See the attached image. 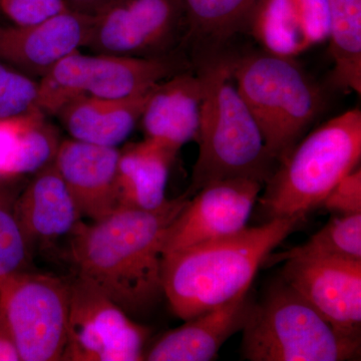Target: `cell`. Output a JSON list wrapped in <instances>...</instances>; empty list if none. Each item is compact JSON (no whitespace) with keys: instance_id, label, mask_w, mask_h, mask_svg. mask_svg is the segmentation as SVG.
Wrapping results in <instances>:
<instances>
[{"instance_id":"obj_1","label":"cell","mask_w":361,"mask_h":361,"mask_svg":"<svg viewBox=\"0 0 361 361\" xmlns=\"http://www.w3.org/2000/svg\"><path fill=\"white\" fill-rule=\"evenodd\" d=\"M190 197L182 195L153 210L120 208L71 231L70 256L77 277L96 286L132 318L164 297L161 266L166 234Z\"/></svg>"},{"instance_id":"obj_2","label":"cell","mask_w":361,"mask_h":361,"mask_svg":"<svg viewBox=\"0 0 361 361\" xmlns=\"http://www.w3.org/2000/svg\"><path fill=\"white\" fill-rule=\"evenodd\" d=\"M303 218H273L257 227L163 256L164 297L182 320L222 305L249 290L266 259Z\"/></svg>"},{"instance_id":"obj_3","label":"cell","mask_w":361,"mask_h":361,"mask_svg":"<svg viewBox=\"0 0 361 361\" xmlns=\"http://www.w3.org/2000/svg\"><path fill=\"white\" fill-rule=\"evenodd\" d=\"M230 56L202 54L197 73L203 87L200 125L196 141L199 154L191 186L185 195L217 180L250 179L263 185L277 167L255 118L233 80Z\"/></svg>"},{"instance_id":"obj_4","label":"cell","mask_w":361,"mask_h":361,"mask_svg":"<svg viewBox=\"0 0 361 361\" xmlns=\"http://www.w3.org/2000/svg\"><path fill=\"white\" fill-rule=\"evenodd\" d=\"M361 159V111L330 118L302 137L277 164L258 202L269 219L299 217L322 207Z\"/></svg>"},{"instance_id":"obj_5","label":"cell","mask_w":361,"mask_h":361,"mask_svg":"<svg viewBox=\"0 0 361 361\" xmlns=\"http://www.w3.org/2000/svg\"><path fill=\"white\" fill-rule=\"evenodd\" d=\"M242 353L251 361L360 360V334L330 323L283 279L251 304Z\"/></svg>"},{"instance_id":"obj_6","label":"cell","mask_w":361,"mask_h":361,"mask_svg":"<svg viewBox=\"0 0 361 361\" xmlns=\"http://www.w3.org/2000/svg\"><path fill=\"white\" fill-rule=\"evenodd\" d=\"M229 59L237 90L279 163L319 116L322 90L294 58L263 51Z\"/></svg>"},{"instance_id":"obj_7","label":"cell","mask_w":361,"mask_h":361,"mask_svg":"<svg viewBox=\"0 0 361 361\" xmlns=\"http://www.w3.org/2000/svg\"><path fill=\"white\" fill-rule=\"evenodd\" d=\"M71 285L61 278L26 271L0 281V311L21 361L63 360Z\"/></svg>"},{"instance_id":"obj_8","label":"cell","mask_w":361,"mask_h":361,"mask_svg":"<svg viewBox=\"0 0 361 361\" xmlns=\"http://www.w3.org/2000/svg\"><path fill=\"white\" fill-rule=\"evenodd\" d=\"M149 329L80 277L71 281L68 336L63 360H144Z\"/></svg>"},{"instance_id":"obj_9","label":"cell","mask_w":361,"mask_h":361,"mask_svg":"<svg viewBox=\"0 0 361 361\" xmlns=\"http://www.w3.org/2000/svg\"><path fill=\"white\" fill-rule=\"evenodd\" d=\"M183 25L184 0H121L94 18L85 47L114 56H161L173 51Z\"/></svg>"},{"instance_id":"obj_10","label":"cell","mask_w":361,"mask_h":361,"mask_svg":"<svg viewBox=\"0 0 361 361\" xmlns=\"http://www.w3.org/2000/svg\"><path fill=\"white\" fill-rule=\"evenodd\" d=\"M262 187L255 180L228 179L202 188L169 227L164 255L245 229Z\"/></svg>"},{"instance_id":"obj_11","label":"cell","mask_w":361,"mask_h":361,"mask_svg":"<svg viewBox=\"0 0 361 361\" xmlns=\"http://www.w3.org/2000/svg\"><path fill=\"white\" fill-rule=\"evenodd\" d=\"M281 278L325 319L360 336V260L290 259L285 261Z\"/></svg>"},{"instance_id":"obj_12","label":"cell","mask_w":361,"mask_h":361,"mask_svg":"<svg viewBox=\"0 0 361 361\" xmlns=\"http://www.w3.org/2000/svg\"><path fill=\"white\" fill-rule=\"evenodd\" d=\"M94 18L68 11L32 25H0V59L42 78L71 52L85 47Z\"/></svg>"},{"instance_id":"obj_13","label":"cell","mask_w":361,"mask_h":361,"mask_svg":"<svg viewBox=\"0 0 361 361\" xmlns=\"http://www.w3.org/2000/svg\"><path fill=\"white\" fill-rule=\"evenodd\" d=\"M77 85L82 96L122 99L160 84L187 70L186 59L179 52L157 56L75 54Z\"/></svg>"},{"instance_id":"obj_14","label":"cell","mask_w":361,"mask_h":361,"mask_svg":"<svg viewBox=\"0 0 361 361\" xmlns=\"http://www.w3.org/2000/svg\"><path fill=\"white\" fill-rule=\"evenodd\" d=\"M120 151L78 140L61 142L54 163L80 216L99 221L115 212Z\"/></svg>"},{"instance_id":"obj_15","label":"cell","mask_w":361,"mask_h":361,"mask_svg":"<svg viewBox=\"0 0 361 361\" xmlns=\"http://www.w3.org/2000/svg\"><path fill=\"white\" fill-rule=\"evenodd\" d=\"M251 304L246 290L222 305L185 320L184 324L166 332L145 351L144 360H215L223 344L243 329Z\"/></svg>"},{"instance_id":"obj_16","label":"cell","mask_w":361,"mask_h":361,"mask_svg":"<svg viewBox=\"0 0 361 361\" xmlns=\"http://www.w3.org/2000/svg\"><path fill=\"white\" fill-rule=\"evenodd\" d=\"M202 99L203 87L197 71L187 68L157 85L141 118L147 139L178 153L197 139Z\"/></svg>"},{"instance_id":"obj_17","label":"cell","mask_w":361,"mask_h":361,"mask_svg":"<svg viewBox=\"0 0 361 361\" xmlns=\"http://www.w3.org/2000/svg\"><path fill=\"white\" fill-rule=\"evenodd\" d=\"M14 213L30 249L70 235L82 220L78 207L51 161L16 197Z\"/></svg>"},{"instance_id":"obj_18","label":"cell","mask_w":361,"mask_h":361,"mask_svg":"<svg viewBox=\"0 0 361 361\" xmlns=\"http://www.w3.org/2000/svg\"><path fill=\"white\" fill-rule=\"evenodd\" d=\"M156 85L122 99L82 96L66 104L56 114L71 139L99 146L122 144L141 121Z\"/></svg>"},{"instance_id":"obj_19","label":"cell","mask_w":361,"mask_h":361,"mask_svg":"<svg viewBox=\"0 0 361 361\" xmlns=\"http://www.w3.org/2000/svg\"><path fill=\"white\" fill-rule=\"evenodd\" d=\"M177 153L153 140L135 142L120 152L116 172L118 209L153 210L163 205L169 172Z\"/></svg>"},{"instance_id":"obj_20","label":"cell","mask_w":361,"mask_h":361,"mask_svg":"<svg viewBox=\"0 0 361 361\" xmlns=\"http://www.w3.org/2000/svg\"><path fill=\"white\" fill-rule=\"evenodd\" d=\"M45 116L35 109L0 118V180L39 172L54 161L61 142Z\"/></svg>"},{"instance_id":"obj_21","label":"cell","mask_w":361,"mask_h":361,"mask_svg":"<svg viewBox=\"0 0 361 361\" xmlns=\"http://www.w3.org/2000/svg\"><path fill=\"white\" fill-rule=\"evenodd\" d=\"M330 87L361 94V0H329Z\"/></svg>"},{"instance_id":"obj_22","label":"cell","mask_w":361,"mask_h":361,"mask_svg":"<svg viewBox=\"0 0 361 361\" xmlns=\"http://www.w3.org/2000/svg\"><path fill=\"white\" fill-rule=\"evenodd\" d=\"M262 0H184L188 39L220 47L239 33L249 32Z\"/></svg>"},{"instance_id":"obj_23","label":"cell","mask_w":361,"mask_h":361,"mask_svg":"<svg viewBox=\"0 0 361 361\" xmlns=\"http://www.w3.org/2000/svg\"><path fill=\"white\" fill-rule=\"evenodd\" d=\"M251 33L264 51L295 58L310 49L294 0H262L252 18Z\"/></svg>"},{"instance_id":"obj_24","label":"cell","mask_w":361,"mask_h":361,"mask_svg":"<svg viewBox=\"0 0 361 361\" xmlns=\"http://www.w3.org/2000/svg\"><path fill=\"white\" fill-rule=\"evenodd\" d=\"M342 258L361 261V213L336 215L300 245L270 254L264 264L272 266L290 259Z\"/></svg>"},{"instance_id":"obj_25","label":"cell","mask_w":361,"mask_h":361,"mask_svg":"<svg viewBox=\"0 0 361 361\" xmlns=\"http://www.w3.org/2000/svg\"><path fill=\"white\" fill-rule=\"evenodd\" d=\"M16 197L0 180V281L26 271L30 247L21 232L14 213Z\"/></svg>"},{"instance_id":"obj_26","label":"cell","mask_w":361,"mask_h":361,"mask_svg":"<svg viewBox=\"0 0 361 361\" xmlns=\"http://www.w3.org/2000/svg\"><path fill=\"white\" fill-rule=\"evenodd\" d=\"M37 90L39 82L0 59V118L37 109Z\"/></svg>"},{"instance_id":"obj_27","label":"cell","mask_w":361,"mask_h":361,"mask_svg":"<svg viewBox=\"0 0 361 361\" xmlns=\"http://www.w3.org/2000/svg\"><path fill=\"white\" fill-rule=\"evenodd\" d=\"M0 9L16 25H32L70 11L66 0H0Z\"/></svg>"},{"instance_id":"obj_28","label":"cell","mask_w":361,"mask_h":361,"mask_svg":"<svg viewBox=\"0 0 361 361\" xmlns=\"http://www.w3.org/2000/svg\"><path fill=\"white\" fill-rule=\"evenodd\" d=\"M322 208L336 215L361 213V170L356 168L346 175L327 195Z\"/></svg>"},{"instance_id":"obj_29","label":"cell","mask_w":361,"mask_h":361,"mask_svg":"<svg viewBox=\"0 0 361 361\" xmlns=\"http://www.w3.org/2000/svg\"><path fill=\"white\" fill-rule=\"evenodd\" d=\"M118 1L121 0H66V6L70 11L92 18H97L106 13Z\"/></svg>"},{"instance_id":"obj_30","label":"cell","mask_w":361,"mask_h":361,"mask_svg":"<svg viewBox=\"0 0 361 361\" xmlns=\"http://www.w3.org/2000/svg\"><path fill=\"white\" fill-rule=\"evenodd\" d=\"M0 361H21L16 341L0 311Z\"/></svg>"}]
</instances>
